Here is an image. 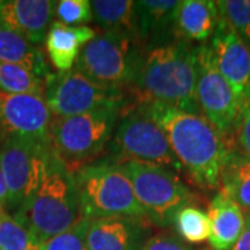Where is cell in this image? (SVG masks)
Returning a JSON list of instances; mask_svg holds the SVG:
<instances>
[{"instance_id": "6da1fadb", "label": "cell", "mask_w": 250, "mask_h": 250, "mask_svg": "<svg viewBox=\"0 0 250 250\" xmlns=\"http://www.w3.org/2000/svg\"><path fill=\"white\" fill-rule=\"evenodd\" d=\"M196 77V46L192 43L174 39L143 47L134 80L125 90L129 107L124 108L160 103L202 116L195 95Z\"/></svg>"}, {"instance_id": "7a4b0ae2", "label": "cell", "mask_w": 250, "mask_h": 250, "mask_svg": "<svg viewBox=\"0 0 250 250\" xmlns=\"http://www.w3.org/2000/svg\"><path fill=\"white\" fill-rule=\"evenodd\" d=\"M132 108V107H131ZM164 131L182 171L196 187L220 189V179L231 143L205 117L160 103L136 106Z\"/></svg>"}, {"instance_id": "3957f363", "label": "cell", "mask_w": 250, "mask_h": 250, "mask_svg": "<svg viewBox=\"0 0 250 250\" xmlns=\"http://www.w3.org/2000/svg\"><path fill=\"white\" fill-rule=\"evenodd\" d=\"M14 217L42 245L82 220L74 174L56 153L39 188L18 208Z\"/></svg>"}, {"instance_id": "277c9868", "label": "cell", "mask_w": 250, "mask_h": 250, "mask_svg": "<svg viewBox=\"0 0 250 250\" xmlns=\"http://www.w3.org/2000/svg\"><path fill=\"white\" fill-rule=\"evenodd\" d=\"M72 174L82 218H146L135 196L131 179L118 164L100 160L83 166Z\"/></svg>"}, {"instance_id": "5b68a950", "label": "cell", "mask_w": 250, "mask_h": 250, "mask_svg": "<svg viewBox=\"0 0 250 250\" xmlns=\"http://www.w3.org/2000/svg\"><path fill=\"white\" fill-rule=\"evenodd\" d=\"M123 107H104L80 116L54 118L49 141L56 156L72 172L96 163L107 150Z\"/></svg>"}, {"instance_id": "8992f818", "label": "cell", "mask_w": 250, "mask_h": 250, "mask_svg": "<svg viewBox=\"0 0 250 250\" xmlns=\"http://www.w3.org/2000/svg\"><path fill=\"white\" fill-rule=\"evenodd\" d=\"M103 160L124 164L139 163L182 171L168 139L159 125L139 108H123Z\"/></svg>"}, {"instance_id": "52a82bcc", "label": "cell", "mask_w": 250, "mask_h": 250, "mask_svg": "<svg viewBox=\"0 0 250 250\" xmlns=\"http://www.w3.org/2000/svg\"><path fill=\"white\" fill-rule=\"evenodd\" d=\"M118 166L131 179L135 196L142 206L146 218L157 227L172 225L179 210L196 202V195L182 182L175 171L139 163Z\"/></svg>"}, {"instance_id": "ba28073f", "label": "cell", "mask_w": 250, "mask_h": 250, "mask_svg": "<svg viewBox=\"0 0 250 250\" xmlns=\"http://www.w3.org/2000/svg\"><path fill=\"white\" fill-rule=\"evenodd\" d=\"M142 50L134 35L102 31L83 46L74 70L102 85L126 90L136 74Z\"/></svg>"}, {"instance_id": "9c48e42d", "label": "cell", "mask_w": 250, "mask_h": 250, "mask_svg": "<svg viewBox=\"0 0 250 250\" xmlns=\"http://www.w3.org/2000/svg\"><path fill=\"white\" fill-rule=\"evenodd\" d=\"M50 141L6 136L0 139V168L7 187L9 210L17 211L39 188L53 157Z\"/></svg>"}, {"instance_id": "30bf717a", "label": "cell", "mask_w": 250, "mask_h": 250, "mask_svg": "<svg viewBox=\"0 0 250 250\" xmlns=\"http://www.w3.org/2000/svg\"><path fill=\"white\" fill-rule=\"evenodd\" d=\"M45 100L54 118L80 116L104 107H123L124 89L102 85L77 70L50 72L45 80Z\"/></svg>"}, {"instance_id": "8fae6325", "label": "cell", "mask_w": 250, "mask_h": 250, "mask_svg": "<svg viewBox=\"0 0 250 250\" xmlns=\"http://www.w3.org/2000/svg\"><path fill=\"white\" fill-rule=\"evenodd\" d=\"M196 68L195 95L200 114L231 143L239 104L232 88L215 65L210 45L196 46Z\"/></svg>"}, {"instance_id": "7c38bea8", "label": "cell", "mask_w": 250, "mask_h": 250, "mask_svg": "<svg viewBox=\"0 0 250 250\" xmlns=\"http://www.w3.org/2000/svg\"><path fill=\"white\" fill-rule=\"evenodd\" d=\"M53 114L43 96L0 92V139L21 136L47 141Z\"/></svg>"}, {"instance_id": "4fadbf2b", "label": "cell", "mask_w": 250, "mask_h": 250, "mask_svg": "<svg viewBox=\"0 0 250 250\" xmlns=\"http://www.w3.org/2000/svg\"><path fill=\"white\" fill-rule=\"evenodd\" d=\"M210 49L218 71L232 88L241 110L250 103V47L220 17Z\"/></svg>"}, {"instance_id": "5bb4252c", "label": "cell", "mask_w": 250, "mask_h": 250, "mask_svg": "<svg viewBox=\"0 0 250 250\" xmlns=\"http://www.w3.org/2000/svg\"><path fill=\"white\" fill-rule=\"evenodd\" d=\"M147 218L108 217L89 220V250H141L146 242Z\"/></svg>"}, {"instance_id": "9a60e30c", "label": "cell", "mask_w": 250, "mask_h": 250, "mask_svg": "<svg viewBox=\"0 0 250 250\" xmlns=\"http://www.w3.org/2000/svg\"><path fill=\"white\" fill-rule=\"evenodd\" d=\"M54 10L56 1L49 0L0 1V24L38 46L45 42L54 17Z\"/></svg>"}, {"instance_id": "2e32d148", "label": "cell", "mask_w": 250, "mask_h": 250, "mask_svg": "<svg viewBox=\"0 0 250 250\" xmlns=\"http://www.w3.org/2000/svg\"><path fill=\"white\" fill-rule=\"evenodd\" d=\"M178 1L141 0L134 1L135 38L143 46L174 41V16Z\"/></svg>"}, {"instance_id": "e0dca14e", "label": "cell", "mask_w": 250, "mask_h": 250, "mask_svg": "<svg viewBox=\"0 0 250 250\" xmlns=\"http://www.w3.org/2000/svg\"><path fill=\"white\" fill-rule=\"evenodd\" d=\"M220 21L217 1L184 0L178 1L174 16V36L184 42H206L214 34Z\"/></svg>"}, {"instance_id": "ac0fdd59", "label": "cell", "mask_w": 250, "mask_h": 250, "mask_svg": "<svg viewBox=\"0 0 250 250\" xmlns=\"http://www.w3.org/2000/svg\"><path fill=\"white\" fill-rule=\"evenodd\" d=\"M96 36V31L88 25L71 27L54 21L47 31L45 47L49 62L57 71H70L75 65L83 46Z\"/></svg>"}, {"instance_id": "d6986e66", "label": "cell", "mask_w": 250, "mask_h": 250, "mask_svg": "<svg viewBox=\"0 0 250 250\" xmlns=\"http://www.w3.org/2000/svg\"><path fill=\"white\" fill-rule=\"evenodd\" d=\"M210 235L213 250H231L245 227V213L232 199L218 192L208 205Z\"/></svg>"}, {"instance_id": "ffe728a7", "label": "cell", "mask_w": 250, "mask_h": 250, "mask_svg": "<svg viewBox=\"0 0 250 250\" xmlns=\"http://www.w3.org/2000/svg\"><path fill=\"white\" fill-rule=\"evenodd\" d=\"M0 62L21 65L42 80L52 72L41 47L3 24H0Z\"/></svg>"}, {"instance_id": "44dd1931", "label": "cell", "mask_w": 250, "mask_h": 250, "mask_svg": "<svg viewBox=\"0 0 250 250\" xmlns=\"http://www.w3.org/2000/svg\"><path fill=\"white\" fill-rule=\"evenodd\" d=\"M220 192L232 199L242 211L250 214V157L233 146H231L224 163Z\"/></svg>"}, {"instance_id": "7402d4cb", "label": "cell", "mask_w": 250, "mask_h": 250, "mask_svg": "<svg viewBox=\"0 0 250 250\" xmlns=\"http://www.w3.org/2000/svg\"><path fill=\"white\" fill-rule=\"evenodd\" d=\"M92 20L106 32H120L135 36L134 1L95 0L90 1Z\"/></svg>"}, {"instance_id": "603a6c76", "label": "cell", "mask_w": 250, "mask_h": 250, "mask_svg": "<svg viewBox=\"0 0 250 250\" xmlns=\"http://www.w3.org/2000/svg\"><path fill=\"white\" fill-rule=\"evenodd\" d=\"M0 92L11 95L43 96L45 82L21 65L0 62Z\"/></svg>"}, {"instance_id": "cb8c5ba5", "label": "cell", "mask_w": 250, "mask_h": 250, "mask_svg": "<svg viewBox=\"0 0 250 250\" xmlns=\"http://www.w3.org/2000/svg\"><path fill=\"white\" fill-rule=\"evenodd\" d=\"M0 249L42 250V243L14 215L3 211L0 214Z\"/></svg>"}, {"instance_id": "d4e9b609", "label": "cell", "mask_w": 250, "mask_h": 250, "mask_svg": "<svg viewBox=\"0 0 250 250\" xmlns=\"http://www.w3.org/2000/svg\"><path fill=\"white\" fill-rule=\"evenodd\" d=\"M174 225L181 239L189 243H203L208 241L210 221L208 215L197 206H187L175 215Z\"/></svg>"}, {"instance_id": "484cf974", "label": "cell", "mask_w": 250, "mask_h": 250, "mask_svg": "<svg viewBox=\"0 0 250 250\" xmlns=\"http://www.w3.org/2000/svg\"><path fill=\"white\" fill-rule=\"evenodd\" d=\"M220 17L250 47V0L217 1Z\"/></svg>"}, {"instance_id": "4316f807", "label": "cell", "mask_w": 250, "mask_h": 250, "mask_svg": "<svg viewBox=\"0 0 250 250\" xmlns=\"http://www.w3.org/2000/svg\"><path fill=\"white\" fill-rule=\"evenodd\" d=\"M88 225L89 220L82 218L65 232L46 241L42 245V250H89L86 241Z\"/></svg>"}, {"instance_id": "83f0119b", "label": "cell", "mask_w": 250, "mask_h": 250, "mask_svg": "<svg viewBox=\"0 0 250 250\" xmlns=\"http://www.w3.org/2000/svg\"><path fill=\"white\" fill-rule=\"evenodd\" d=\"M54 16L59 21L71 25L80 27L92 21V7L88 0H62L56 1Z\"/></svg>"}, {"instance_id": "f1b7e54d", "label": "cell", "mask_w": 250, "mask_h": 250, "mask_svg": "<svg viewBox=\"0 0 250 250\" xmlns=\"http://www.w3.org/2000/svg\"><path fill=\"white\" fill-rule=\"evenodd\" d=\"M232 141L235 142V145H232L235 149L250 157V103L239 110L233 126L231 143Z\"/></svg>"}, {"instance_id": "f546056e", "label": "cell", "mask_w": 250, "mask_h": 250, "mask_svg": "<svg viewBox=\"0 0 250 250\" xmlns=\"http://www.w3.org/2000/svg\"><path fill=\"white\" fill-rule=\"evenodd\" d=\"M141 250H195L178 235L171 232H160L147 238Z\"/></svg>"}, {"instance_id": "4dcf8cb0", "label": "cell", "mask_w": 250, "mask_h": 250, "mask_svg": "<svg viewBox=\"0 0 250 250\" xmlns=\"http://www.w3.org/2000/svg\"><path fill=\"white\" fill-rule=\"evenodd\" d=\"M231 250H250V214H245V227Z\"/></svg>"}, {"instance_id": "1f68e13d", "label": "cell", "mask_w": 250, "mask_h": 250, "mask_svg": "<svg viewBox=\"0 0 250 250\" xmlns=\"http://www.w3.org/2000/svg\"><path fill=\"white\" fill-rule=\"evenodd\" d=\"M0 200L3 205L6 206V203H7V187H6V181L3 177L1 168H0Z\"/></svg>"}, {"instance_id": "d6a6232c", "label": "cell", "mask_w": 250, "mask_h": 250, "mask_svg": "<svg viewBox=\"0 0 250 250\" xmlns=\"http://www.w3.org/2000/svg\"><path fill=\"white\" fill-rule=\"evenodd\" d=\"M3 203H1V200H0V214H1V213H3Z\"/></svg>"}, {"instance_id": "836d02e7", "label": "cell", "mask_w": 250, "mask_h": 250, "mask_svg": "<svg viewBox=\"0 0 250 250\" xmlns=\"http://www.w3.org/2000/svg\"><path fill=\"white\" fill-rule=\"evenodd\" d=\"M0 132H1V124H0Z\"/></svg>"}, {"instance_id": "e575fe53", "label": "cell", "mask_w": 250, "mask_h": 250, "mask_svg": "<svg viewBox=\"0 0 250 250\" xmlns=\"http://www.w3.org/2000/svg\"><path fill=\"white\" fill-rule=\"evenodd\" d=\"M0 250H1V249H0Z\"/></svg>"}]
</instances>
